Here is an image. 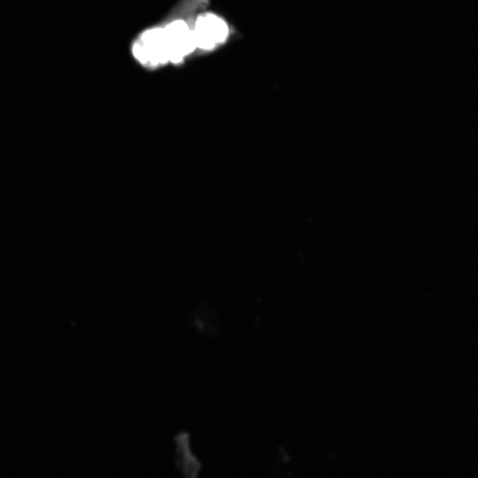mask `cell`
<instances>
[{
    "label": "cell",
    "mask_w": 478,
    "mask_h": 478,
    "mask_svg": "<svg viewBox=\"0 0 478 478\" xmlns=\"http://www.w3.org/2000/svg\"><path fill=\"white\" fill-rule=\"evenodd\" d=\"M135 58L143 66L156 67L170 63L163 27L146 30L134 43Z\"/></svg>",
    "instance_id": "1"
},
{
    "label": "cell",
    "mask_w": 478,
    "mask_h": 478,
    "mask_svg": "<svg viewBox=\"0 0 478 478\" xmlns=\"http://www.w3.org/2000/svg\"><path fill=\"white\" fill-rule=\"evenodd\" d=\"M192 31L196 47L204 50L214 49L229 36L228 24L214 13L198 16Z\"/></svg>",
    "instance_id": "2"
},
{
    "label": "cell",
    "mask_w": 478,
    "mask_h": 478,
    "mask_svg": "<svg viewBox=\"0 0 478 478\" xmlns=\"http://www.w3.org/2000/svg\"><path fill=\"white\" fill-rule=\"evenodd\" d=\"M163 30L170 63H181L197 49L192 28L184 20H173L164 27Z\"/></svg>",
    "instance_id": "3"
}]
</instances>
